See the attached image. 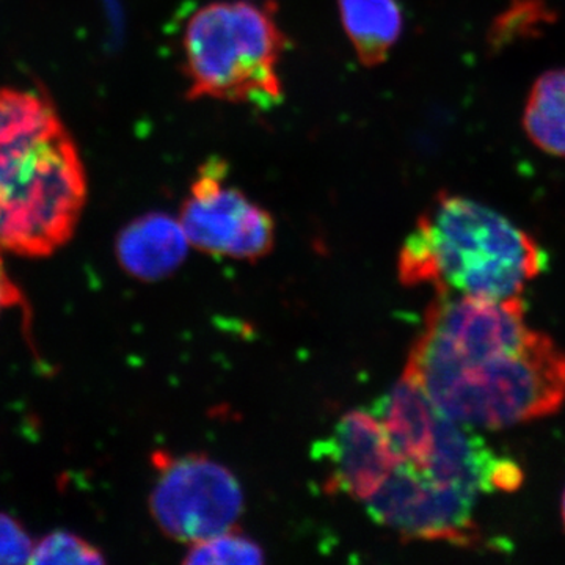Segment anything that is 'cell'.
<instances>
[{
    "label": "cell",
    "mask_w": 565,
    "mask_h": 565,
    "mask_svg": "<svg viewBox=\"0 0 565 565\" xmlns=\"http://www.w3.org/2000/svg\"><path fill=\"white\" fill-rule=\"evenodd\" d=\"M404 375L435 407L473 429H505L565 403V351L530 326L522 297L438 294Z\"/></svg>",
    "instance_id": "obj_1"
},
{
    "label": "cell",
    "mask_w": 565,
    "mask_h": 565,
    "mask_svg": "<svg viewBox=\"0 0 565 565\" xmlns=\"http://www.w3.org/2000/svg\"><path fill=\"white\" fill-rule=\"evenodd\" d=\"M341 24L364 68L388 61L404 29L397 0H338Z\"/></svg>",
    "instance_id": "obj_12"
},
{
    "label": "cell",
    "mask_w": 565,
    "mask_h": 565,
    "mask_svg": "<svg viewBox=\"0 0 565 565\" xmlns=\"http://www.w3.org/2000/svg\"><path fill=\"white\" fill-rule=\"evenodd\" d=\"M85 199L79 152L62 129L0 182V248L50 256L73 236Z\"/></svg>",
    "instance_id": "obj_4"
},
{
    "label": "cell",
    "mask_w": 565,
    "mask_h": 565,
    "mask_svg": "<svg viewBox=\"0 0 565 565\" xmlns=\"http://www.w3.org/2000/svg\"><path fill=\"white\" fill-rule=\"evenodd\" d=\"M62 129L57 110L43 96L0 90V182Z\"/></svg>",
    "instance_id": "obj_11"
},
{
    "label": "cell",
    "mask_w": 565,
    "mask_h": 565,
    "mask_svg": "<svg viewBox=\"0 0 565 565\" xmlns=\"http://www.w3.org/2000/svg\"><path fill=\"white\" fill-rule=\"evenodd\" d=\"M286 46L288 40L267 7L245 0L200 7L182 33L188 98L277 106Z\"/></svg>",
    "instance_id": "obj_3"
},
{
    "label": "cell",
    "mask_w": 565,
    "mask_h": 565,
    "mask_svg": "<svg viewBox=\"0 0 565 565\" xmlns=\"http://www.w3.org/2000/svg\"><path fill=\"white\" fill-rule=\"evenodd\" d=\"M189 245L178 218L166 212H148L121 230L115 253L126 274L141 281H159L177 273Z\"/></svg>",
    "instance_id": "obj_10"
},
{
    "label": "cell",
    "mask_w": 565,
    "mask_h": 565,
    "mask_svg": "<svg viewBox=\"0 0 565 565\" xmlns=\"http://www.w3.org/2000/svg\"><path fill=\"white\" fill-rule=\"evenodd\" d=\"M20 303H22V294L11 280L6 266H3L2 258H0V315Z\"/></svg>",
    "instance_id": "obj_17"
},
{
    "label": "cell",
    "mask_w": 565,
    "mask_h": 565,
    "mask_svg": "<svg viewBox=\"0 0 565 565\" xmlns=\"http://www.w3.org/2000/svg\"><path fill=\"white\" fill-rule=\"evenodd\" d=\"M373 414L381 419L388 434L393 448L407 467L430 475L438 434H440L441 414L407 375L374 405Z\"/></svg>",
    "instance_id": "obj_9"
},
{
    "label": "cell",
    "mask_w": 565,
    "mask_h": 565,
    "mask_svg": "<svg viewBox=\"0 0 565 565\" xmlns=\"http://www.w3.org/2000/svg\"><path fill=\"white\" fill-rule=\"evenodd\" d=\"M523 126L539 150L565 158V70L550 71L535 82Z\"/></svg>",
    "instance_id": "obj_13"
},
{
    "label": "cell",
    "mask_w": 565,
    "mask_h": 565,
    "mask_svg": "<svg viewBox=\"0 0 565 565\" xmlns=\"http://www.w3.org/2000/svg\"><path fill=\"white\" fill-rule=\"evenodd\" d=\"M33 545L24 527L0 512V564L31 563Z\"/></svg>",
    "instance_id": "obj_16"
},
{
    "label": "cell",
    "mask_w": 565,
    "mask_h": 565,
    "mask_svg": "<svg viewBox=\"0 0 565 565\" xmlns=\"http://www.w3.org/2000/svg\"><path fill=\"white\" fill-rule=\"evenodd\" d=\"M32 564H102L98 548L79 535L55 531L33 545Z\"/></svg>",
    "instance_id": "obj_15"
},
{
    "label": "cell",
    "mask_w": 565,
    "mask_h": 565,
    "mask_svg": "<svg viewBox=\"0 0 565 565\" xmlns=\"http://www.w3.org/2000/svg\"><path fill=\"white\" fill-rule=\"evenodd\" d=\"M319 455L329 465L327 492L366 503L403 462L374 414L352 411L334 426Z\"/></svg>",
    "instance_id": "obj_8"
},
{
    "label": "cell",
    "mask_w": 565,
    "mask_h": 565,
    "mask_svg": "<svg viewBox=\"0 0 565 565\" xmlns=\"http://www.w3.org/2000/svg\"><path fill=\"white\" fill-rule=\"evenodd\" d=\"M228 170L225 159H206L193 178L178 221L196 250L256 262L273 252L275 221L266 207L230 184Z\"/></svg>",
    "instance_id": "obj_6"
},
{
    "label": "cell",
    "mask_w": 565,
    "mask_h": 565,
    "mask_svg": "<svg viewBox=\"0 0 565 565\" xmlns=\"http://www.w3.org/2000/svg\"><path fill=\"white\" fill-rule=\"evenodd\" d=\"M545 264L537 241L505 215L441 192L405 239L397 270L405 286L433 285L438 294L504 300L522 296Z\"/></svg>",
    "instance_id": "obj_2"
},
{
    "label": "cell",
    "mask_w": 565,
    "mask_h": 565,
    "mask_svg": "<svg viewBox=\"0 0 565 565\" xmlns=\"http://www.w3.org/2000/svg\"><path fill=\"white\" fill-rule=\"evenodd\" d=\"M561 515H563V522L565 527V490L563 494V503H561Z\"/></svg>",
    "instance_id": "obj_18"
},
{
    "label": "cell",
    "mask_w": 565,
    "mask_h": 565,
    "mask_svg": "<svg viewBox=\"0 0 565 565\" xmlns=\"http://www.w3.org/2000/svg\"><path fill=\"white\" fill-rule=\"evenodd\" d=\"M482 498L441 484L407 465H397L388 481L366 501L367 514L405 541L448 542L471 546L481 541L476 512Z\"/></svg>",
    "instance_id": "obj_7"
},
{
    "label": "cell",
    "mask_w": 565,
    "mask_h": 565,
    "mask_svg": "<svg viewBox=\"0 0 565 565\" xmlns=\"http://www.w3.org/2000/svg\"><path fill=\"white\" fill-rule=\"evenodd\" d=\"M185 564H214L239 565L263 564L264 552L262 546L244 534L237 533L236 527L226 533L204 539V541L191 544Z\"/></svg>",
    "instance_id": "obj_14"
},
{
    "label": "cell",
    "mask_w": 565,
    "mask_h": 565,
    "mask_svg": "<svg viewBox=\"0 0 565 565\" xmlns=\"http://www.w3.org/2000/svg\"><path fill=\"white\" fill-rule=\"evenodd\" d=\"M158 479L152 486V519L174 541L195 542L236 527L244 492L236 476L207 456L174 457L156 452Z\"/></svg>",
    "instance_id": "obj_5"
}]
</instances>
